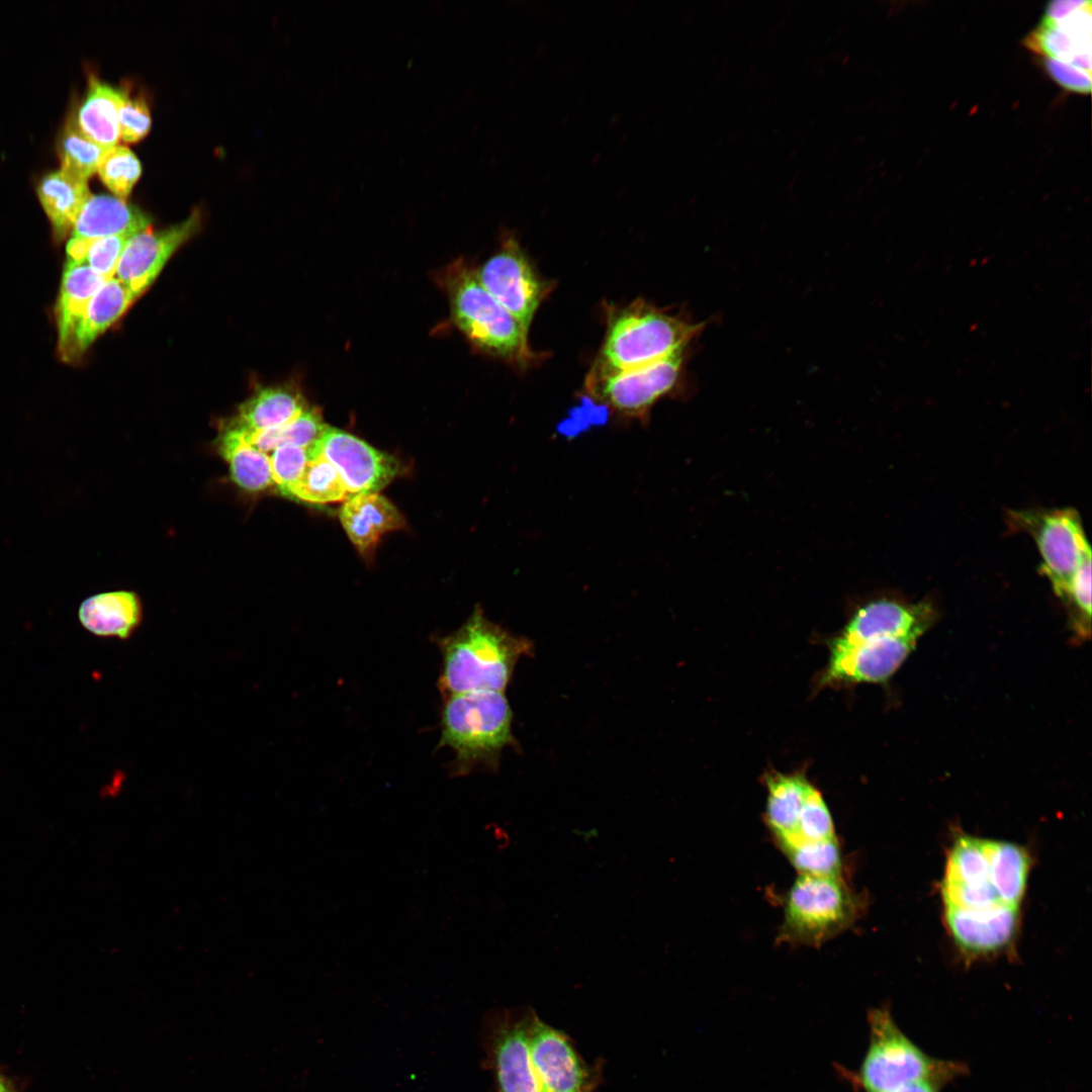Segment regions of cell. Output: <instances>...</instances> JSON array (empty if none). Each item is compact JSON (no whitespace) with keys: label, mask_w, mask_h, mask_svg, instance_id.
I'll use <instances>...</instances> for the list:
<instances>
[{"label":"cell","mask_w":1092,"mask_h":1092,"mask_svg":"<svg viewBox=\"0 0 1092 1092\" xmlns=\"http://www.w3.org/2000/svg\"><path fill=\"white\" fill-rule=\"evenodd\" d=\"M1008 520L1033 538L1042 572L1068 606L1077 634L1089 637L1092 556L1079 514L1072 509L1012 511Z\"/></svg>","instance_id":"1"},{"label":"cell","mask_w":1092,"mask_h":1092,"mask_svg":"<svg viewBox=\"0 0 1092 1092\" xmlns=\"http://www.w3.org/2000/svg\"><path fill=\"white\" fill-rule=\"evenodd\" d=\"M442 654L438 689L443 698L472 692H504L518 660L532 643L489 621L480 607L456 631L436 640Z\"/></svg>","instance_id":"2"},{"label":"cell","mask_w":1092,"mask_h":1092,"mask_svg":"<svg viewBox=\"0 0 1092 1092\" xmlns=\"http://www.w3.org/2000/svg\"><path fill=\"white\" fill-rule=\"evenodd\" d=\"M444 699L439 746L455 752L452 775L495 768L502 750L513 743V713L504 692H472Z\"/></svg>","instance_id":"3"},{"label":"cell","mask_w":1092,"mask_h":1092,"mask_svg":"<svg viewBox=\"0 0 1092 1092\" xmlns=\"http://www.w3.org/2000/svg\"><path fill=\"white\" fill-rule=\"evenodd\" d=\"M868 1022L869 1045L853 1075L863 1092H892L921 1081L944 1086L967 1069L961 1062L927 1055L902 1031L886 1007L870 1010Z\"/></svg>","instance_id":"4"},{"label":"cell","mask_w":1092,"mask_h":1092,"mask_svg":"<svg viewBox=\"0 0 1092 1092\" xmlns=\"http://www.w3.org/2000/svg\"><path fill=\"white\" fill-rule=\"evenodd\" d=\"M442 277L452 318L475 347L523 367L537 359L528 331L481 285L474 269L459 260Z\"/></svg>","instance_id":"5"},{"label":"cell","mask_w":1092,"mask_h":1092,"mask_svg":"<svg viewBox=\"0 0 1092 1092\" xmlns=\"http://www.w3.org/2000/svg\"><path fill=\"white\" fill-rule=\"evenodd\" d=\"M704 327L636 300L611 317L594 372H622L657 362L688 348Z\"/></svg>","instance_id":"6"},{"label":"cell","mask_w":1092,"mask_h":1092,"mask_svg":"<svg viewBox=\"0 0 1092 1092\" xmlns=\"http://www.w3.org/2000/svg\"><path fill=\"white\" fill-rule=\"evenodd\" d=\"M860 908V899L841 876L799 875L786 895L778 938L819 946L851 926Z\"/></svg>","instance_id":"7"},{"label":"cell","mask_w":1092,"mask_h":1092,"mask_svg":"<svg viewBox=\"0 0 1092 1092\" xmlns=\"http://www.w3.org/2000/svg\"><path fill=\"white\" fill-rule=\"evenodd\" d=\"M530 1007L497 1009L484 1020L485 1063L496 1092H543L530 1054Z\"/></svg>","instance_id":"8"},{"label":"cell","mask_w":1092,"mask_h":1092,"mask_svg":"<svg viewBox=\"0 0 1092 1092\" xmlns=\"http://www.w3.org/2000/svg\"><path fill=\"white\" fill-rule=\"evenodd\" d=\"M688 348L640 368L607 374L593 372L588 390L617 415L645 422L653 404L677 385Z\"/></svg>","instance_id":"9"},{"label":"cell","mask_w":1092,"mask_h":1092,"mask_svg":"<svg viewBox=\"0 0 1092 1092\" xmlns=\"http://www.w3.org/2000/svg\"><path fill=\"white\" fill-rule=\"evenodd\" d=\"M475 273L491 296L528 331L550 288L535 273L517 240L507 237Z\"/></svg>","instance_id":"10"},{"label":"cell","mask_w":1092,"mask_h":1092,"mask_svg":"<svg viewBox=\"0 0 1092 1092\" xmlns=\"http://www.w3.org/2000/svg\"><path fill=\"white\" fill-rule=\"evenodd\" d=\"M530 1054L543 1092H594L602 1082L600 1062L589 1065L571 1038L535 1014Z\"/></svg>","instance_id":"11"},{"label":"cell","mask_w":1092,"mask_h":1092,"mask_svg":"<svg viewBox=\"0 0 1092 1092\" xmlns=\"http://www.w3.org/2000/svg\"><path fill=\"white\" fill-rule=\"evenodd\" d=\"M310 459L323 456L339 472L347 492H377L390 483L402 467L399 461L358 437L327 425L308 450Z\"/></svg>","instance_id":"12"},{"label":"cell","mask_w":1092,"mask_h":1092,"mask_svg":"<svg viewBox=\"0 0 1092 1092\" xmlns=\"http://www.w3.org/2000/svg\"><path fill=\"white\" fill-rule=\"evenodd\" d=\"M918 638L891 637L848 645L829 644V659L818 688L884 682L902 665Z\"/></svg>","instance_id":"13"},{"label":"cell","mask_w":1092,"mask_h":1092,"mask_svg":"<svg viewBox=\"0 0 1092 1092\" xmlns=\"http://www.w3.org/2000/svg\"><path fill=\"white\" fill-rule=\"evenodd\" d=\"M940 892L944 907L986 910L1006 906L990 881L987 839L968 834L956 838L947 854Z\"/></svg>","instance_id":"14"},{"label":"cell","mask_w":1092,"mask_h":1092,"mask_svg":"<svg viewBox=\"0 0 1092 1092\" xmlns=\"http://www.w3.org/2000/svg\"><path fill=\"white\" fill-rule=\"evenodd\" d=\"M200 225V215L193 211L183 221L161 231L150 229L128 239L119 259L115 276L138 297L155 281L176 252Z\"/></svg>","instance_id":"15"},{"label":"cell","mask_w":1092,"mask_h":1092,"mask_svg":"<svg viewBox=\"0 0 1092 1092\" xmlns=\"http://www.w3.org/2000/svg\"><path fill=\"white\" fill-rule=\"evenodd\" d=\"M934 612L930 604L879 599L861 606L850 617L840 634L829 644L848 645L891 637L920 638L930 627Z\"/></svg>","instance_id":"16"},{"label":"cell","mask_w":1092,"mask_h":1092,"mask_svg":"<svg viewBox=\"0 0 1092 1092\" xmlns=\"http://www.w3.org/2000/svg\"><path fill=\"white\" fill-rule=\"evenodd\" d=\"M947 929L967 954H991L1011 943L1018 928L1019 909L999 906L986 910L944 907Z\"/></svg>","instance_id":"17"},{"label":"cell","mask_w":1092,"mask_h":1092,"mask_svg":"<svg viewBox=\"0 0 1092 1092\" xmlns=\"http://www.w3.org/2000/svg\"><path fill=\"white\" fill-rule=\"evenodd\" d=\"M340 521L363 555L371 553L382 535L405 526L396 507L377 492L351 495L340 510Z\"/></svg>","instance_id":"18"},{"label":"cell","mask_w":1092,"mask_h":1092,"mask_svg":"<svg viewBox=\"0 0 1092 1092\" xmlns=\"http://www.w3.org/2000/svg\"><path fill=\"white\" fill-rule=\"evenodd\" d=\"M151 218L142 209L114 195H91L72 230L74 239L91 241L110 236H132L150 229Z\"/></svg>","instance_id":"19"},{"label":"cell","mask_w":1092,"mask_h":1092,"mask_svg":"<svg viewBox=\"0 0 1092 1092\" xmlns=\"http://www.w3.org/2000/svg\"><path fill=\"white\" fill-rule=\"evenodd\" d=\"M81 262L67 260L56 306L58 351L69 362L74 333L89 301L106 281Z\"/></svg>","instance_id":"20"},{"label":"cell","mask_w":1092,"mask_h":1092,"mask_svg":"<svg viewBox=\"0 0 1092 1092\" xmlns=\"http://www.w3.org/2000/svg\"><path fill=\"white\" fill-rule=\"evenodd\" d=\"M767 798L765 821L779 847L794 837L801 811L811 786L804 772L766 770L762 776Z\"/></svg>","instance_id":"21"},{"label":"cell","mask_w":1092,"mask_h":1092,"mask_svg":"<svg viewBox=\"0 0 1092 1092\" xmlns=\"http://www.w3.org/2000/svg\"><path fill=\"white\" fill-rule=\"evenodd\" d=\"M306 408L308 404L296 388L265 387L243 402L228 424L248 434L261 432L288 424Z\"/></svg>","instance_id":"22"},{"label":"cell","mask_w":1092,"mask_h":1092,"mask_svg":"<svg viewBox=\"0 0 1092 1092\" xmlns=\"http://www.w3.org/2000/svg\"><path fill=\"white\" fill-rule=\"evenodd\" d=\"M78 617L95 635L126 639L142 621V605L133 592L102 593L83 601Z\"/></svg>","instance_id":"23"},{"label":"cell","mask_w":1092,"mask_h":1092,"mask_svg":"<svg viewBox=\"0 0 1092 1092\" xmlns=\"http://www.w3.org/2000/svg\"><path fill=\"white\" fill-rule=\"evenodd\" d=\"M138 296L116 277L107 279L89 301L74 333L69 362L112 326Z\"/></svg>","instance_id":"24"},{"label":"cell","mask_w":1092,"mask_h":1092,"mask_svg":"<svg viewBox=\"0 0 1092 1092\" xmlns=\"http://www.w3.org/2000/svg\"><path fill=\"white\" fill-rule=\"evenodd\" d=\"M37 196L51 222L53 235L61 242L73 230L88 198L87 181L62 170L47 174L39 182Z\"/></svg>","instance_id":"25"},{"label":"cell","mask_w":1092,"mask_h":1092,"mask_svg":"<svg viewBox=\"0 0 1092 1092\" xmlns=\"http://www.w3.org/2000/svg\"><path fill=\"white\" fill-rule=\"evenodd\" d=\"M127 92L93 79L75 117L81 132L99 146L118 145V111Z\"/></svg>","instance_id":"26"},{"label":"cell","mask_w":1092,"mask_h":1092,"mask_svg":"<svg viewBox=\"0 0 1092 1092\" xmlns=\"http://www.w3.org/2000/svg\"><path fill=\"white\" fill-rule=\"evenodd\" d=\"M218 451L229 464L232 479L241 488L258 492L274 484L269 455L256 449L239 429L229 424L222 428Z\"/></svg>","instance_id":"27"},{"label":"cell","mask_w":1092,"mask_h":1092,"mask_svg":"<svg viewBox=\"0 0 1092 1092\" xmlns=\"http://www.w3.org/2000/svg\"><path fill=\"white\" fill-rule=\"evenodd\" d=\"M990 881L1000 901L1019 909L1023 899L1030 858L1027 850L1013 842L987 839Z\"/></svg>","instance_id":"28"},{"label":"cell","mask_w":1092,"mask_h":1092,"mask_svg":"<svg viewBox=\"0 0 1092 1092\" xmlns=\"http://www.w3.org/2000/svg\"><path fill=\"white\" fill-rule=\"evenodd\" d=\"M326 427L321 412L316 407L308 406L297 418L279 428L249 434L242 432L256 449L269 454L282 445H295L309 450L321 438Z\"/></svg>","instance_id":"29"},{"label":"cell","mask_w":1092,"mask_h":1092,"mask_svg":"<svg viewBox=\"0 0 1092 1092\" xmlns=\"http://www.w3.org/2000/svg\"><path fill=\"white\" fill-rule=\"evenodd\" d=\"M345 484L336 468L323 456L310 459L288 496L300 502L324 505L347 498Z\"/></svg>","instance_id":"30"},{"label":"cell","mask_w":1092,"mask_h":1092,"mask_svg":"<svg viewBox=\"0 0 1092 1092\" xmlns=\"http://www.w3.org/2000/svg\"><path fill=\"white\" fill-rule=\"evenodd\" d=\"M107 149L84 135L76 119H69L60 141L61 170L87 181L97 172L100 160Z\"/></svg>","instance_id":"31"},{"label":"cell","mask_w":1092,"mask_h":1092,"mask_svg":"<svg viewBox=\"0 0 1092 1092\" xmlns=\"http://www.w3.org/2000/svg\"><path fill=\"white\" fill-rule=\"evenodd\" d=\"M129 238L110 236L91 241L71 238L67 244V260L81 262L105 279L115 276L116 268Z\"/></svg>","instance_id":"32"},{"label":"cell","mask_w":1092,"mask_h":1092,"mask_svg":"<svg viewBox=\"0 0 1092 1092\" xmlns=\"http://www.w3.org/2000/svg\"><path fill=\"white\" fill-rule=\"evenodd\" d=\"M97 173L115 197L126 200L141 177L142 166L132 151L117 145L106 150Z\"/></svg>","instance_id":"33"},{"label":"cell","mask_w":1092,"mask_h":1092,"mask_svg":"<svg viewBox=\"0 0 1092 1092\" xmlns=\"http://www.w3.org/2000/svg\"><path fill=\"white\" fill-rule=\"evenodd\" d=\"M836 838L829 809L819 792L811 784L792 840L781 847L786 850L804 843L825 841Z\"/></svg>","instance_id":"34"},{"label":"cell","mask_w":1092,"mask_h":1092,"mask_svg":"<svg viewBox=\"0 0 1092 1092\" xmlns=\"http://www.w3.org/2000/svg\"><path fill=\"white\" fill-rule=\"evenodd\" d=\"M799 875L839 877L841 853L836 838L800 844L785 851Z\"/></svg>","instance_id":"35"},{"label":"cell","mask_w":1092,"mask_h":1092,"mask_svg":"<svg viewBox=\"0 0 1092 1092\" xmlns=\"http://www.w3.org/2000/svg\"><path fill=\"white\" fill-rule=\"evenodd\" d=\"M1027 49L1044 58L1068 60L1072 55L1090 52V48L1079 43L1058 22L1042 17L1038 25L1023 39Z\"/></svg>","instance_id":"36"},{"label":"cell","mask_w":1092,"mask_h":1092,"mask_svg":"<svg viewBox=\"0 0 1092 1092\" xmlns=\"http://www.w3.org/2000/svg\"><path fill=\"white\" fill-rule=\"evenodd\" d=\"M268 455L274 484L282 494L287 495L301 478L310 460L309 451L295 445H282Z\"/></svg>","instance_id":"37"},{"label":"cell","mask_w":1092,"mask_h":1092,"mask_svg":"<svg viewBox=\"0 0 1092 1092\" xmlns=\"http://www.w3.org/2000/svg\"><path fill=\"white\" fill-rule=\"evenodd\" d=\"M150 109L142 97H125L118 111L119 136L125 143H136L150 131Z\"/></svg>","instance_id":"38"},{"label":"cell","mask_w":1092,"mask_h":1092,"mask_svg":"<svg viewBox=\"0 0 1092 1092\" xmlns=\"http://www.w3.org/2000/svg\"><path fill=\"white\" fill-rule=\"evenodd\" d=\"M1042 64L1046 73L1063 88L1082 94L1091 91V73L1054 58H1044Z\"/></svg>","instance_id":"39"},{"label":"cell","mask_w":1092,"mask_h":1092,"mask_svg":"<svg viewBox=\"0 0 1092 1092\" xmlns=\"http://www.w3.org/2000/svg\"><path fill=\"white\" fill-rule=\"evenodd\" d=\"M1091 2L1089 0H1055L1048 3L1045 7L1044 16L1048 19L1059 22L1075 11L1087 6Z\"/></svg>","instance_id":"40"},{"label":"cell","mask_w":1092,"mask_h":1092,"mask_svg":"<svg viewBox=\"0 0 1092 1092\" xmlns=\"http://www.w3.org/2000/svg\"><path fill=\"white\" fill-rule=\"evenodd\" d=\"M942 1085L934 1081H921L892 1092H940Z\"/></svg>","instance_id":"41"},{"label":"cell","mask_w":1092,"mask_h":1092,"mask_svg":"<svg viewBox=\"0 0 1092 1092\" xmlns=\"http://www.w3.org/2000/svg\"><path fill=\"white\" fill-rule=\"evenodd\" d=\"M0 1092H16L14 1084L0 1073Z\"/></svg>","instance_id":"42"}]
</instances>
